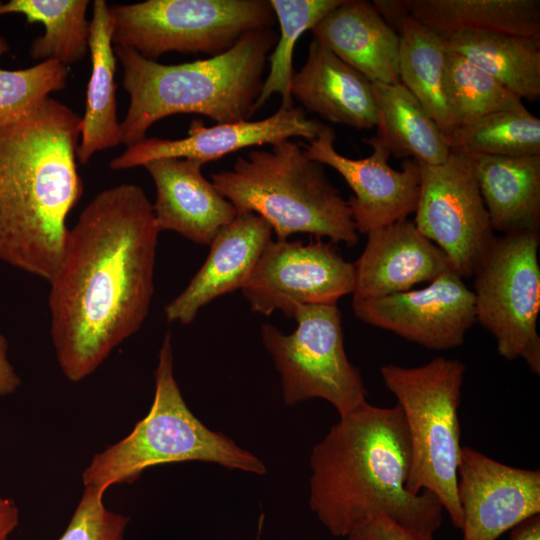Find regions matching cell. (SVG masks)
I'll return each instance as SVG.
<instances>
[{
    "label": "cell",
    "instance_id": "d6986e66",
    "mask_svg": "<svg viewBox=\"0 0 540 540\" xmlns=\"http://www.w3.org/2000/svg\"><path fill=\"white\" fill-rule=\"evenodd\" d=\"M271 236L272 229L263 218L237 212L215 235L205 262L186 288L165 306L167 321L190 324L203 306L241 289Z\"/></svg>",
    "mask_w": 540,
    "mask_h": 540
},
{
    "label": "cell",
    "instance_id": "8992f818",
    "mask_svg": "<svg viewBox=\"0 0 540 540\" xmlns=\"http://www.w3.org/2000/svg\"><path fill=\"white\" fill-rule=\"evenodd\" d=\"M203 461L257 475L264 463L221 432L207 428L189 409L174 377L171 334L164 336L148 414L123 439L95 454L82 472L84 487L105 492L131 484L149 467Z\"/></svg>",
    "mask_w": 540,
    "mask_h": 540
},
{
    "label": "cell",
    "instance_id": "9a60e30c",
    "mask_svg": "<svg viewBox=\"0 0 540 540\" xmlns=\"http://www.w3.org/2000/svg\"><path fill=\"white\" fill-rule=\"evenodd\" d=\"M457 493L462 540H496L540 514V471L511 467L464 446Z\"/></svg>",
    "mask_w": 540,
    "mask_h": 540
},
{
    "label": "cell",
    "instance_id": "44dd1931",
    "mask_svg": "<svg viewBox=\"0 0 540 540\" xmlns=\"http://www.w3.org/2000/svg\"><path fill=\"white\" fill-rule=\"evenodd\" d=\"M314 39L372 83H400V36L381 18L372 3L343 0L312 29Z\"/></svg>",
    "mask_w": 540,
    "mask_h": 540
},
{
    "label": "cell",
    "instance_id": "7c38bea8",
    "mask_svg": "<svg viewBox=\"0 0 540 540\" xmlns=\"http://www.w3.org/2000/svg\"><path fill=\"white\" fill-rule=\"evenodd\" d=\"M354 263L332 242L270 240L240 289L252 311L293 318L303 305H337L354 290Z\"/></svg>",
    "mask_w": 540,
    "mask_h": 540
},
{
    "label": "cell",
    "instance_id": "603a6c76",
    "mask_svg": "<svg viewBox=\"0 0 540 540\" xmlns=\"http://www.w3.org/2000/svg\"><path fill=\"white\" fill-rule=\"evenodd\" d=\"M89 51L91 74L77 148V160L81 165H86L96 152L122 143L114 80L116 55L112 43L109 5L105 0H95L92 3Z\"/></svg>",
    "mask_w": 540,
    "mask_h": 540
},
{
    "label": "cell",
    "instance_id": "836d02e7",
    "mask_svg": "<svg viewBox=\"0 0 540 540\" xmlns=\"http://www.w3.org/2000/svg\"><path fill=\"white\" fill-rule=\"evenodd\" d=\"M346 540H434L433 535L407 529L379 515L353 530Z\"/></svg>",
    "mask_w": 540,
    "mask_h": 540
},
{
    "label": "cell",
    "instance_id": "ac0fdd59",
    "mask_svg": "<svg viewBox=\"0 0 540 540\" xmlns=\"http://www.w3.org/2000/svg\"><path fill=\"white\" fill-rule=\"evenodd\" d=\"M203 164L188 158L146 163L155 185L152 204L158 230L174 231L199 245H210L237 210L202 174Z\"/></svg>",
    "mask_w": 540,
    "mask_h": 540
},
{
    "label": "cell",
    "instance_id": "83f0119b",
    "mask_svg": "<svg viewBox=\"0 0 540 540\" xmlns=\"http://www.w3.org/2000/svg\"><path fill=\"white\" fill-rule=\"evenodd\" d=\"M88 0L0 1V16L22 14L28 23H42L45 32L29 49L35 60H55L64 66L81 61L89 51Z\"/></svg>",
    "mask_w": 540,
    "mask_h": 540
},
{
    "label": "cell",
    "instance_id": "277c9868",
    "mask_svg": "<svg viewBox=\"0 0 540 540\" xmlns=\"http://www.w3.org/2000/svg\"><path fill=\"white\" fill-rule=\"evenodd\" d=\"M278 40L272 27L251 31L224 53L177 65L147 59L113 45L130 97L121 124L127 147L145 138L158 120L179 113L207 116L216 123L249 120L263 85L269 52Z\"/></svg>",
    "mask_w": 540,
    "mask_h": 540
},
{
    "label": "cell",
    "instance_id": "d6a6232c",
    "mask_svg": "<svg viewBox=\"0 0 540 540\" xmlns=\"http://www.w3.org/2000/svg\"><path fill=\"white\" fill-rule=\"evenodd\" d=\"M102 490L84 487L64 533L58 540H125L129 516L106 508Z\"/></svg>",
    "mask_w": 540,
    "mask_h": 540
},
{
    "label": "cell",
    "instance_id": "7a4b0ae2",
    "mask_svg": "<svg viewBox=\"0 0 540 540\" xmlns=\"http://www.w3.org/2000/svg\"><path fill=\"white\" fill-rule=\"evenodd\" d=\"M81 120L47 97L0 121V260L48 282L63 256L67 217L83 193L76 162Z\"/></svg>",
    "mask_w": 540,
    "mask_h": 540
},
{
    "label": "cell",
    "instance_id": "4fadbf2b",
    "mask_svg": "<svg viewBox=\"0 0 540 540\" xmlns=\"http://www.w3.org/2000/svg\"><path fill=\"white\" fill-rule=\"evenodd\" d=\"M352 309L368 325L438 351L462 345L476 322L474 293L452 268L424 288L352 299Z\"/></svg>",
    "mask_w": 540,
    "mask_h": 540
},
{
    "label": "cell",
    "instance_id": "484cf974",
    "mask_svg": "<svg viewBox=\"0 0 540 540\" xmlns=\"http://www.w3.org/2000/svg\"><path fill=\"white\" fill-rule=\"evenodd\" d=\"M379 112L375 136L390 155L439 165L450 154L447 137L420 102L401 83H372Z\"/></svg>",
    "mask_w": 540,
    "mask_h": 540
},
{
    "label": "cell",
    "instance_id": "d590c367",
    "mask_svg": "<svg viewBox=\"0 0 540 540\" xmlns=\"http://www.w3.org/2000/svg\"><path fill=\"white\" fill-rule=\"evenodd\" d=\"M21 379L8 359V342L0 333V397L17 391Z\"/></svg>",
    "mask_w": 540,
    "mask_h": 540
},
{
    "label": "cell",
    "instance_id": "5b68a950",
    "mask_svg": "<svg viewBox=\"0 0 540 540\" xmlns=\"http://www.w3.org/2000/svg\"><path fill=\"white\" fill-rule=\"evenodd\" d=\"M212 183L237 212L263 218L278 240L295 233L326 237L351 247L359 240L347 200L328 179L323 165L290 139L271 150H252L230 170L211 174Z\"/></svg>",
    "mask_w": 540,
    "mask_h": 540
},
{
    "label": "cell",
    "instance_id": "f546056e",
    "mask_svg": "<svg viewBox=\"0 0 540 540\" xmlns=\"http://www.w3.org/2000/svg\"><path fill=\"white\" fill-rule=\"evenodd\" d=\"M343 0H269L280 26V36L269 55L270 72L264 79L256 110L273 95L280 94L281 107L290 109L293 52L299 37L311 30L328 12Z\"/></svg>",
    "mask_w": 540,
    "mask_h": 540
},
{
    "label": "cell",
    "instance_id": "4316f807",
    "mask_svg": "<svg viewBox=\"0 0 540 540\" xmlns=\"http://www.w3.org/2000/svg\"><path fill=\"white\" fill-rule=\"evenodd\" d=\"M400 36V83L420 102L447 136L455 128L445 95V39L409 16Z\"/></svg>",
    "mask_w": 540,
    "mask_h": 540
},
{
    "label": "cell",
    "instance_id": "e0dca14e",
    "mask_svg": "<svg viewBox=\"0 0 540 540\" xmlns=\"http://www.w3.org/2000/svg\"><path fill=\"white\" fill-rule=\"evenodd\" d=\"M367 236L354 263L353 299L405 292L452 268L445 253L408 218L374 229Z\"/></svg>",
    "mask_w": 540,
    "mask_h": 540
},
{
    "label": "cell",
    "instance_id": "52a82bcc",
    "mask_svg": "<svg viewBox=\"0 0 540 540\" xmlns=\"http://www.w3.org/2000/svg\"><path fill=\"white\" fill-rule=\"evenodd\" d=\"M466 367L439 356L416 367L388 364L380 372L403 412L411 446L407 490L430 491L440 500L454 527L462 528L457 483L460 461L458 410Z\"/></svg>",
    "mask_w": 540,
    "mask_h": 540
},
{
    "label": "cell",
    "instance_id": "d4e9b609",
    "mask_svg": "<svg viewBox=\"0 0 540 540\" xmlns=\"http://www.w3.org/2000/svg\"><path fill=\"white\" fill-rule=\"evenodd\" d=\"M445 42L447 51L466 58L520 99L540 98V38L465 31Z\"/></svg>",
    "mask_w": 540,
    "mask_h": 540
},
{
    "label": "cell",
    "instance_id": "8fae6325",
    "mask_svg": "<svg viewBox=\"0 0 540 540\" xmlns=\"http://www.w3.org/2000/svg\"><path fill=\"white\" fill-rule=\"evenodd\" d=\"M420 168L413 222L447 256L462 278L474 275L496 236L471 155L452 152L445 162Z\"/></svg>",
    "mask_w": 540,
    "mask_h": 540
},
{
    "label": "cell",
    "instance_id": "74e56055",
    "mask_svg": "<svg viewBox=\"0 0 540 540\" xmlns=\"http://www.w3.org/2000/svg\"><path fill=\"white\" fill-rule=\"evenodd\" d=\"M509 540H540V514L512 528Z\"/></svg>",
    "mask_w": 540,
    "mask_h": 540
},
{
    "label": "cell",
    "instance_id": "5bb4252c",
    "mask_svg": "<svg viewBox=\"0 0 540 540\" xmlns=\"http://www.w3.org/2000/svg\"><path fill=\"white\" fill-rule=\"evenodd\" d=\"M335 139L334 129L324 125L316 138L301 146L310 159L336 170L353 191L347 203L359 234L406 219L415 212L420 191L417 160L406 159L401 170L392 168L389 150L375 135L362 139L372 148L368 157L348 158L336 150Z\"/></svg>",
    "mask_w": 540,
    "mask_h": 540
},
{
    "label": "cell",
    "instance_id": "1f68e13d",
    "mask_svg": "<svg viewBox=\"0 0 540 540\" xmlns=\"http://www.w3.org/2000/svg\"><path fill=\"white\" fill-rule=\"evenodd\" d=\"M9 44L0 36V57ZM68 69L55 60L40 61L19 70L0 67V121L16 118L30 111L49 94L67 85Z\"/></svg>",
    "mask_w": 540,
    "mask_h": 540
},
{
    "label": "cell",
    "instance_id": "2e32d148",
    "mask_svg": "<svg viewBox=\"0 0 540 540\" xmlns=\"http://www.w3.org/2000/svg\"><path fill=\"white\" fill-rule=\"evenodd\" d=\"M325 124L309 119L301 108L280 107L273 115L257 121L216 123L205 126L201 119L191 121L188 135L181 139L144 138L113 158L109 166L123 170L144 166L160 158H188L203 165L240 149L275 144L292 137L310 141Z\"/></svg>",
    "mask_w": 540,
    "mask_h": 540
},
{
    "label": "cell",
    "instance_id": "f1b7e54d",
    "mask_svg": "<svg viewBox=\"0 0 540 540\" xmlns=\"http://www.w3.org/2000/svg\"><path fill=\"white\" fill-rule=\"evenodd\" d=\"M446 137L450 151L467 155H540V119L524 104L458 126Z\"/></svg>",
    "mask_w": 540,
    "mask_h": 540
},
{
    "label": "cell",
    "instance_id": "6da1fadb",
    "mask_svg": "<svg viewBox=\"0 0 540 540\" xmlns=\"http://www.w3.org/2000/svg\"><path fill=\"white\" fill-rule=\"evenodd\" d=\"M159 233L152 204L135 184L98 193L68 230L48 298L51 340L68 380L94 373L143 325Z\"/></svg>",
    "mask_w": 540,
    "mask_h": 540
},
{
    "label": "cell",
    "instance_id": "e575fe53",
    "mask_svg": "<svg viewBox=\"0 0 540 540\" xmlns=\"http://www.w3.org/2000/svg\"><path fill=\"white\" fill-rule=\"evenodd\" d=\"M375 10L398 35L410 14L409 0H374Z\"/></svg>",
    "mask_w": 540,
    "mask_h": 540
},
{
    "label": "cell",
    "instance_id": "cb8c5ba5",
    "mask_svg": "<svg viewBox=\"0 0 540 540\" xmlns=\"http://www.w3.org/2000/svg\"><path fill=\"white\" fill-rule=\"evenodd\" d=\"M409 9L445 39L465 31L540 38L539 0H409Z\"/></svg>",
    "mask_w": 540,
    "mask_h": 540
},
{
    "label": "cell",
    "instance_id": "ba28073f",
    "mask_svg": "<svg viewBox=\"0 0 540 540\" xmlns=\"http://www.w3.org/2000/svg\"><path fill=\"white\" fill-rule=\"evenodd\" d=\"M109 13L113 45L154 61L168 52L224 53L276 20L269 0H147L111 5Z\"/></svg>",
    "mask_w": 540,
    "mask_h": 540
},
{
    "label": "cell",
    "instance_id": "4dcf8cb0",
    "mask_svg": "<svg viewBox=\"0 0 540 540\" xmlns=\"http://www.w3.org/2000/svg\"><path fill=\"white\" fill-rule=\"evenodd\" d=\"M444 87L456 128L487 114L523 105L522 99L454 52L447 51Z\"/></svg>",
    "mask_w": 540,
    "mask_h": 540
},
{
    "label": "cell",
    "instance_id": "7402d4cb",
    "mask_svg": "<svg viewBox=\"0 0 540 540\" xmlns=\"http://www.w3.org/2000/svg\"><path fill=\"white\" fill-rule=\"evenodd\" d=\"M493 231L540 229V155H471Z\"/></svg>",
    "mask_w": 540,
    "mask_h": 540
},
{
    "label": "cell",
    "instance_id": "3957f363",
    "mask_svg": "<svg viewBox=\"0 0 540 540\" xmlns=\"http://www.w3.org/2000/svg\"><path fill=\"white\" fill-rule=\"evenodd\" d=\"M411 446L402 410L365 402L340 418L310 455L309 506L336 537L375 516L433 535L443 506L435 494L407 488Z\"/></svg>",
    "mask_w": 540,
    "mask_h": 540
},
{
    "label": "cell",
    "instance_id": "ffe728a7",
    "mask_svg": "<svg viewBox=\"0 0 540 540\" xmlns=\"http://www.w3.org/2000/svg\"><path fill=\"white\" fill-rule=\"evenodd\" d=\"M290 94L331 123L358 130L378 125L372 82L316 39L309 45L306 62L293 75Z\"/></svg>",
    "mask_w": 540,
    "mask_h": 540
},
{
    "label": "cell",
    "instance_id": "8d00e7d4",
    "mask_svg": "<svg viewBox=\"0 0 540 540\" xmlns=\"http://www.w3.org/2000/svg\"><path fill=\"white\" fill-rule=\"evenodd\" d=\"M19 509L9 498L0 497V540H8L19 523Z\"/></svg>",
    "mask_w": 540,
    "mask_h": 540
},
{
    "label": "cell",
    "instance_id": "9c48e42d",
    "mask_svg": "<svg viewBox=\"0 0 540 540\" xmlns=\"http://www.w3.org/2000/svg\"><path fill=\"white\" fill-rule=\"evenodd\" d=\"M293 318L297 327L290 334L272 324L261 326L263 345L281 376L285 404L320 398L343 418L367 402L361 373L345 352L338 306L303 305Z\"/></svg>",
    "mask_w": 540,
    "mask_h": 540
},
{
    "label": "cell",
    "instance_id": "30bf717a",
    "mask_svg": "<svg viewBox=\"0 0 540 540\" xmlns=\"http://www.w3.org/2000/svg\"><path fill=\"white\" fill-rule=\"evenodd\" d=\"M539 230L496 237L474 273L476 321L494 338L499 355L521 358L540 374Z\"/></svg>",
    "mask_w": 540,
    "mask_h": 540
}]
</instances>
